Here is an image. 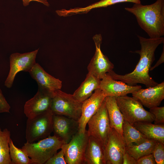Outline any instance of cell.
Returning a JSON list of instances; mask_svg holds the SVG:
<instances>
[{"label": "cell", "mask_w": 164, "mask_h": 164, "mask_svg": "<svg viewBox=\"0 0 164 164\" xmlns=\"http://www.w3.org/2000/svg\"><path fill=\"white\" fill-rule=\"evenodd\" d=\"M141 49L133 53L139 54V60L135 69L132 72L125 75L116 73L113 70L108 73L114 79L119 80L130 85L138 84H144L147 87L156 85L158 83L150 76L149 72L154 61L155 52L157 47L164 43V38H146L138 35Z\"/></svg>", "instance_id": "1"}, {"label": "cell", "mask_w": 164, "mask_h": 164, "mask_svg": "<svg viewBox=\"0 0 164 164\" xmlns=\"http://www.w3.org/2000/svg\"><path fill=\"white\" fill-rule=\"evenodd\" d=\"M125 9L136 17L140 27L151 38L164 35V0H157L150 5L135 4Z\"/></svg>", "instance_id": "2"}, {"label": "cell", "mask_w": 164, "mask_h": 164, "mask_svg": "<svg viewBox=\"0 0 164 164\" xmlns=\"http://www.w3.org/2000/svg\"><path fill=\"white\" fill-rule=\"evenodd\" d=\"M64 144L55 136L50 135L36 142H26L21 149L31 159L32 164H44Z\"/></svg>", "instance_id": "3"}, {"label": "cell", "mask_w": 164, "mask_h": 164, "mask_svg": "<svg viewBox=\"0 0 164 164\" xmlns=\"http://www.w3.org/2000/svg\"><path fill=\"white\" fill-rule=\"evenodd\" d=\"M115 97L125 120L133 125L139 122L154 121L153 115L146 110L142 104L133 97L126 95Z\"/></svg>", "instance_id": "4"}, {"label": "cell", "mask_w": 164, "mask_h": 164, "mask_svg": "<svg viewBox=\"0 0 164 164\" xmlns=\"http://www.w3.org/2000/svg\"><path fill=\"white\" fill-rule=\"evenodd\" d=\"M82 104L73 94L57 90L53 92L51 110L54 114L78 121L81 115Z\"/></svg>", "instance_id": "5"}, {"label": "cell", "mask_w": 164, "mask_h": 164, "mask_svg": "<svg viewBox=\"0 0 164 164\" xmlns=\"http://www.w3.org/2000/svg\"><path fill=\"white\" fill-rule=\"evenodd\" d=\"M53 114L51 110L32 119H27L26 138L30 143L38 141L50 135L53 132Z\"/></svg>", "instance_id": "6"}, {"label": "cell", "mask_w": 164, "mask_h": 164, "mask_svg": "<svg viewBox=\"0 0 164 164\" xmlns=\"http://www.w3.org/2000/svg\"><path fill=\"white\" fill-rule=\"evenodd\" d=\"M88 137L87 130L84 132H78L68 143L62 145L61 149L67 164H85L84 154Z\"/></svg>", "instance_id": "7"}, {"label": "cell", "mask_w": 164, "mask_h": 164, "mask_svg": "<svg viewBox=\"0 0 164 164\" xmlns=\"http://www.w3.org/2000/svg\"><path fill=\"white\" fill-rule=\"evenodd\" d=\"M87 124L88 136H92L98 140L104 148L111 128L105 99L99 110L89 119Z\"/></svg>", "instance_id": "8"}, {"label": "cell", "mask_w": 164, "mask_h": 164, "mask_svg": "<svg viewBox=\"0 0 164 164\" xmlns=\"http://www.w3.org/2000/svg\"><path fill=\"white\" fill-rule=\"evenodd\" d=\"M39 49L23 53H15L10 57L9 71L5 82V86L11 88L16 74L20 71L28 72L36 63V59Z\"/></svg>", "instance_id": "9"}, {"label": "cell", "mask_w": 164, "mask_h": 164, "mask_svg": "<svg viewBox=\"0 0 164 164\" xmlns=\"http://www.w3.org/2000/svg\"><path fill=\"white\" fill-rule=\"evenodd\" d=\"M96 50L95 54L89 63L87 69L88 73L101 80L107 73L113 70L114 65L104 55L101 50L102 38L101 34H97L93 37Z\"/></svg>", "instance_id": "10"}, {"label": "cell", "mask_w": 164, "mask_h": 164, "mask_svg": "<svg viewBox=\"0 0 164 164\" xmlns=\"http://www.w3.org/2000/svg\"><path fill=\"white\" fill-rule=\"evenodd\" d=\"M125 149L123 136L111 128L104 147L106 164H122Z\"/></svg>", "instance_id": "11"}, {"label": "cell", "mask_w": 164, "mask_h": 164, "mask_svg": "<svg viewBox=\"0 0 164 164\" xmlns=\"http://www.w3.org/2000/svg\"><path fill=\"white\" fill-rule=\"evenodd\" d=\"M53 92L38 88L35 95L24 105V112L28 118H32L51 110Z\"/></svg>", "instance_id": "12"}, {"label": "cell", "mask_w": 164, "mask_h": 164, "mask_svg": "<svg viewBox=\"0 0 164 164\" xmlns=\"http://www.w3.org/2000/svg\"><path fill=\"white\" fill-rule=\"evenodd\" d=\"M106 97L102 90L98 88L82 103L81 115L78 121L79 132H85L88 121L99 110Z\"/></svg>", "instance_id": "13"}, {"label": "cell", "mask_w": 164, "mask_h": 164, "mask_svg": "<svg viewBox=\"0 0 164 164\" xmlns=\"http://www.w3.org/2000/svg\"><path fill=\"white\" fill-rule=\"evenodd\" d=\"M78 121L67 117L53 114V132L65 144L68 143L79 132Z\"/></svg>", "instance_id": "14"}, {"label": "cell", "mask_w": 164, "mask_h": 164, "mask_svg": "<svg viewBox=\"0 0 164 164\" xmlns=\"http://www.w3.org/2000/svg\"><path fill=\"white\" fill-rule=\"evenodd\" d=\"M142 88L140 85H130L121 81L114 79L107 73L101 80L100 88L106 97H116L126 95Z\"/></svg>", "instance_id": "15"}, {"label": "cell", "mask_w": 164, "mask_h": 164, "mask_svg": "<svg viewBox=\"0 0 164 164\" xmlns=\"http://www.w3.org/2000/svg\"><path fill=\"white\" fill-rule=\"evenodd\" d=\"M133 97L149 108L159 106L164 99V82L132 93Z\"/></svg>", "instance_id": "16"}, {"label": "cell", "mask_w": 164, "mask_h": 164, "mask_svg": "<svg viewBox=\"0 0 164 164\" xmlns=\"http://www.w3.org/2000/svg\"><path fill=\"white\" fill-rule=\"evenodd\" d=\"M29 72L37 83L38 88L50 92L62 88V81L47 73L38 63H35Z\"/></svg>", "instance_id": "17"}, {"label": "cell", "mask_w": 164, "mask_h": 164, "mask_svg": "<svg viewBox=\"0 0 164 164\" xmlns=\"http://www.w3.org/2000/svg\"><path fill=\"white\" fill-rule=\"evenodd\" d=\"M85 164H106L104 148L94 137L89 136L85 154Z\"/></svg>", "instance_id": "18"}, {"label": "cell", "mask_w": 164, "mask_h": 164, "mask_svg": "<svg viewBox=\"0 0 164 164\" xmlns=\"http://www.w3.org/2000/svg\"><path fill=\"white\" fill-rule=\"evenodd\" d=\"M105 101L111 127L123 136L122 127L124 120L116 97L107 96L105 98Z\"/></svg>", "instance_id": "19"}, {"label": "cell", "mask_w": 164, "mask_h": 164, "mask_svg": "<svg viewBox=\"0 0 164 164\" xmlns=\"http://www.w3.org/2000/svg\"><path fill=\"white\" fill-rule=\"evenodd\" d=\"M101 80L88 73L84 80L74 92L73 95L79 102L82 103L90 97L96 89L100 88Z\"/></svg>", "instance_id": "20"}, {"label": "cell", "mask_w": 164, "mask_h": 164, "mask_svg": "<svg viewBox=\"0 0 164 164\" xmlns=\"http://www.w3.org/2000/svg\"><path fill=\"white\" fill-rule=\"evenodd\" d=\"M133 125L148 139L159 141L164 144V125L152 122H139Z\"/></svg>", "instance_id": "21"}, {"label": "cell", "mask_w": 164, "mask_h": 164, "mask_svg": "<svg viewBox=\"0 0 164 164\" xmlns=\"http://www.w3.org/2000/svg\"><path fill=\"white\" fill-rule=\"evenodd\" d=\"M122 130L123 136L125 147L134 143L137 145L140 144L148 139L133 124L125 120Z\"/></svg>", "instance_id": "22"}, {"label": "cell", "mask_w": 164, "mask_h": 164, "mask_svg": "<svg viewBox=\"0 0 164 164\" xmlns=\"http://www.w3.org/2000/svg\"><path fill=\"white\" fill-rule=\"evenodd\" d=\"M156 141L147 139L140 144H134L125 147L127 151L136 160L145 155L152 153Z\"/></svg>", "instance_id": "23"}, {"label": "cell", "mask_w": 164, "mask_h": 164, "mask_svg": "<svg viewBox=\"0 0 164 164\" xmlns=\"http://www.w3.org/2000/svg\"><path fill=\"white\" fill-rule=\"evenodd\" d=\"M10 135L7 128L2 131L0 127V164H11L9 146Z\"/></svg>", "instance_id": "24"}, {"label": "cell", "mask_w": 164, "mask_h": 164, "mask_svg": "<svg viewBox=\"0 0 164 164\" xmlns=\"http://www.w3.org/2000/svg\"><path fill=\"white\" fill-rule=\"evenodd\" d=\"M11 164H32L31 159L22 149L17 147L11 138L9 142Z\"/></svg>", "instance_id": "25"}, {"label": "cell", "mask_w": 164, "mask_h": 164, "mask_svg": "<svg viewBox=\"0 0 164 164\" xmlns=\"http://www.w3.org/2000/svg\"><path fill=\"white\" fill-rule=\"evenodd\" d=\"M123 2H131L134 4L141 3L140 0H101L85 7L84 9L86 11L88 12L94 9L107 7L113 5Z\"/></svg>", "instance_id": "26"}, {"label": "cell", "mask_w": 164, "mask_h": 164, "mask_svg": "<svg viewBox=\"0 0 164 164\" xmlns=\"http://www.w3.org/2000/svg\"><path fill=\"white\" fill-rule=\"evenodd\" d=\"M161 142L156 141L152 154L156 164H164V145Z\"/></svg>", "instance_id": "27"}, {"label": "cell", "mask_w": 164, "mask_h": 164, "mask_svg": "<svg viewBox=\"0 0 164 164\" xmlns=\"http://www.w3.org/2000/svg\"><path fill=\"white\" fill-rule=\"evenodd\" d=\"M149 111L154 117V123L162 124L164 123V107L156 106L149 108Z\"/></svg>", "instance_id": "28"}, {"label": "cell", "mask_w": 164, "mask_h": 164, "mask_svg": "<svg viewBox=\"0 0 164 164\" xmlns=\"http://www.w3.org/2000/svg\"><path fill=\"white\" fill-rule=\"evenodd\" d=\"M64 155L63 151L61 149L60 151L53 155L45 164H67Z\"/></svg>", "instance_id": "29"}, {"label": "cell", "mask_w": 164, "mask_h": 164, "mask_svg": "<svg viewBox=\"0 0 164 164\" xmlns=\"http://www.w3.org/2000/svg\"><path fill=\"white\" fill-rule=\"evenodd\" d=\"M137 164H156L152 153L143 156L137 160Z\"/></svg>", "instance_id": "30"}, {"label": "cell", "mask_w": 164, "mask_h": 164, "mask_svg": "<svg viewBox=\"0 0 164 164\" xmlns=\"http://www.w3.org/2000/svg\"><path fill=\"white\" fill-rule=\"evenodd\" d=\"M10 108L0 89V113H9Z\"/></svg>", "instance_id": "31"}, {"label": "cell", "mask_w": 164, "mask_h": 164, "mask_svg": "<svg viewBox=\"0 0 164 164\" xmlns=\"http://www.w3.org/2000/svg\"><path fill=\"white\" fill-rule=\"evenodd\" d=\"M122 164H137V160L126 149L123 156Z\"/></svg>", "instance_id": "32"}, {"label": "cell", "mask_w": 164, "mask_h": 164, "mask_svg": "<svg viewBox=\"0 0 164 164\" xmlns=\"http://www.w3.org/2000/svg\"><path fill=\"white\" fill-rule=\"evenodd\" d=\"M23 5L24 6H26L28 5L31 1H36L41 3L46 6H49V4L46 0H22Z\"/></svg>", "instance_id": "33"}, {"label": "cell", "mask_w": 164, "mask_h": 164, "mask_svg": "<svg viewBox=\"0 0 164 164\" xmlns=\"http://www.w3.org/2000/svg\"><path fill=\"white\" fill-rule=\"evenodd\" d=\"M164 47L163 50L160 57L159 60L157 62L156 64L152 67H151L150 69V70H153L155 68L158 66L161 63H163L164 61Z\"/></svg>", "instance_id": "34"}]
</instances>
